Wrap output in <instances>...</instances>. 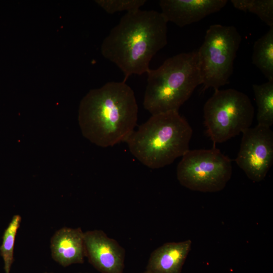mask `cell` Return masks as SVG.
Returning <instances> with one entry per match:
<instances>
[{"label": "cell", "instance_id": "ac0fdd59", "mask_svg": "<svg viewBox=\"0 0 273 273\" xmlns=\"http://www.w3.org/2000/svg\"><path fill=\"white\" fill-rule=\"evenodd\" d=\"M143 273H148V272L146 271L145 272H144Z\"/></svg>", "mask_w": 273, "mask_h": 273}, {"label": "cell", "instance_id": "5b68a950", "mask_svg": "<svg viewBox=\"0 0 273 273\" xmlns=\"http://www.w3.org/2000/svg\"><path fill=\"white\" fill-rule=\"evenodd\" d=\"M204 125L214 145L250 127L254 109L245 94L233 88L216 89L203 108Z\"/></svg>", "mask_w": 273, "mask_h": 273}, {"label": "cell", "instance_id": "9c48e42d", "mask_svg": "<svg viewBox=\"0 0 273 273\" xmlns=\"http://www.w3.org/2000/svg\"><path fill=\"white\" fill-rule=\"evenodd\" d=\"M85 256L101 273H123L125 251L101 230L84 232Z\"/></svg>", "mask_w": 273, "mask_h": 273}, {"label": "cell", "instance_id": "d6986e66", "mask_svg": "<svg viewBox=\"0 0 273 273\" xmlns=\"http://www.w3.org/2000/svg\"><path fill=\"white\" fill-rule=\"evenodd\" d=\"M43 273H52V272H43Z\"/></svg>", "mask_w": 273, "mask_h": 273}, {"label": "cell", "instance_id": "8fae6325", "mask_svg": "<svg viewBox=\"0 0 273 273\" xmlns=\"http://www.w3.org/2000/svg\"><path fill=\"white\" fill-rule=\"evenodd\" d=\"M50 249L53 259L64 267L82 263L85 256L84 232L80 228H62L52 237Z\"/></svg>", "mask_w": 273, "mask_h": 273}, {"label": "cell", "instance_id": "30bf717a", "mask_svg": "<svg viewBox=\"0 0 273 273\" xmlns=\"http://www.w3.org/2000/svg\"><path fill=\"white\" fill-rule=\"evenodd\" d=\"M226 0H161V13L167 22L184 27L221 10Z\"/></svg>", "mask_w": 273, "mask_h": 273}, {"label": "cell", "instance_id": "5bb4252c", "mask_svg": "<svg viewBox=\"0 0 273 273\" xmlns=\"http://www.w3.org/2000/svg\"><path fill=\"white\" fill-rule=\"evenodd\" d=\"M257 106L258 124L271 127L273 124V80L252 85Z\"/></svg>", "mask_w": 273, "mask_h": 273}, {"label": "cell", "instance_id": "277c9868", "mask_svg": "<svg viewBox=\"0 0 273 273\" xmlns=\"http://www.w3.org/2000/svg\"><path fill=\"white\" fill-rule=\"evenodd\" d=\"M147 73L143 105L152 115L178 111L195 89L202 84L197 50L169 58Z\"/></svg>", "mask_w": 273, "mask_h": 273}, {"label": "cell", "instance_id": "4fadbf2b", "mask_svg": "<svg viewBox=\"0 0 273 273\" xmlns=\"http://www.w3.org/2000/svg\"><path fill=\"white\" fill-rule=\"evenodd\" d=\"M252 61L268 81L273 80V26L254 42Z\"/></svg>", "mask_w": 273, "mask_h": 273}, {"label": "cell", "instance_id": "8992f818", "mask_svg": "<svg viewBox=\"0 0 273 273\" xmlns=\"http://www.w3.org/2000/svg\"><path fill=\"white\" fill-rule=\"evenodd\" d=\"M242 37L233 26L214 24L197 50L204 89L214 90L229 82Z\"/></svg>", "mask_w": 273, "mask_h": 273}, {"label": "cell", "instance_id": "52a82bcc", "mask_svg": "<svg viewBox=\"0 0 273 273\" xmlns=\"http://www.w3.org/2000/svg\"><path fill=\"white\" fill-rule=\"evenodd\" d=\"M232 174L231 160L214 147L189 150L182 156L176 169L177 178L183 186L201 192L223 190Z\"/></svg>", "mask_w": 273, "mask_h": 273}, {"label": "cell", "instance_id": "ba28073f", "mask_svg": "<svg viewBox=\"0 0 273 273\" xmlns=\"http://www.w3.org/2000/svg\"><path fill=\"white\" fill-rule=\"evenodd\" d=\"M235 161L253 181L266 176L273 163V132L270 127L258 124L242 132Z\"/></svg>", "mask_w": 273, "mask_h": 273}, {"label": "cell", "instance_id": "7a4b0ae2", "mask_svg": "<svg viewBox=\"0 0 273 273\" xmlns=\"http://www.w3.org/2000/svg\"><path fill=\"white\" fill-rule=\"evenodd\" d=\"M138 106L125 82L111 81L91 90L82 100L78 121L84 137L102 147L126 142L138 121Z\"/></svg>", "mask_w": 273, "mask_h": 273}, {"label": "cell", "instance_id": "6da1fadb", "mask_svg": "<svg viewBox=\"0 0 273 273\" xmlns=\"http://www.w3.org/2000/svg\"><path fill=\"white\" fill-rule=\"evenodd\" d=\"M167 21L161 12L140 9L126 13L101 45V53L114 63L125 82L150 69L154 56L167 43Z\"/></svg>", "mask_w": 273, "mask_h": 273}, {"label": "cell", "instance_id": "7c38bea8", "mask_svg": "<svg viewBox=\"0 0 273 273\" xmlns=\"http://www.w3.org/2000/svg\"><path fill=\"white\" fill-rule=\"evenodd\" d=\"M191 245L190 240L164 244L151 253L146 271L148 273H180Z\"/></svg>", "mask_w": 273, "mask_h": 273}, {"label": "cell", "instance_id": "2e32d148", "mask_svg": "<svg viewBox=\"0 0 273 273\" xmlns=\"http://www.w3.org/2000/svg\"><path fill=\"white\" fill-rule=\"evenodd\" d=\"M234 7L256 15L269 27L273 26L272 0H231Z\"/></svg>", "mask_w": 273, "mask_h": 273}, {"label": "cell", "instance_id": "e0dca14e", "mask_svg": "<svg viewBox=\"0 0 273 273\" xmlns=\"http://www.w3.org/2000/svg\"><path fill=\"white\" fill-rule=\"evenodd\" d=\"M146 0H99L96 2L107 13L113 14L116 12H127L139 10Z\"/></svg>", "mask_w": 273, "mask_h": 273}, {"label": "cell", "instance_id": "9a60e30c", "mask_svg": "<svg viewBox=\"0 0 273 273\" xmlns=\"http://www.w3.org/2000/svg\"><path fill=\"white\" fill-rule=\"evenodd\" d=\"M21 221L20 215H14L3 234L2 244L0 246V254L4 260L6 273L10 272L11 265L14 261L15 238Z\"/></svg>", "mask_w": 273, "mask_h": 273}, {"label": "cell", "instance_id": "3957f363", "mask_svg": "<svg viewBox=\"0 0 273 273\" xmlns=\"http://www.w3.org/2000/svg\"><path fill=\"white\" fill-rule=\"evenodd\" d=\"M192 129L177 111L152 115L126 141L131 153L151 169L171 164L189 149Z\"/></svg>", "mask_w": 273, "mask_h": 273}]
</instances>
